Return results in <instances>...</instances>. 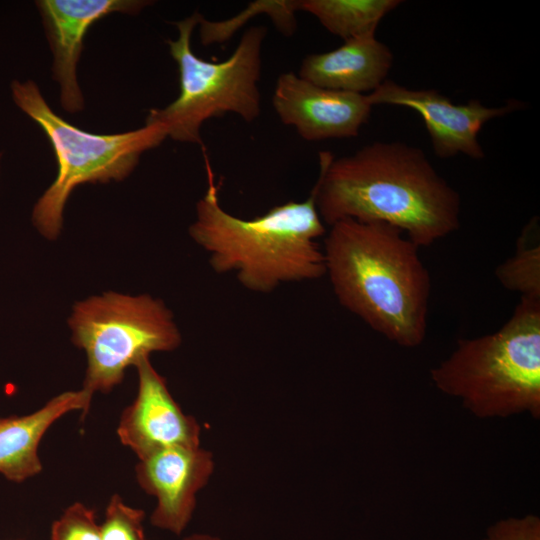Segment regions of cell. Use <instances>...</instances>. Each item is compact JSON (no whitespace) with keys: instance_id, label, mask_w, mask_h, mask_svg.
<instances>
[{"instance_id":"d6986e66","label":"cell","mask_w":540,"mask_h":540,"mask_svg":"<svg viewBox=\"0 0 540 540\" xmlns=\"http://www.w3.org/2000/svg\"><path fill=\"white\" fill-rule=\"evenodd\" d=\"M51 540H102L95 511L80 502L72 504L52 524Z\"/></svg>"},{"instance_id":"6da1fadb","label":"cell","mask_w":540,"mask_h":540,"mask_svg":"<svg viewBox=\"0 0 540 540\" xmlns=\"http://www.w3.org/2000/svg\"><path fill=\"white\" fill-rule=\"evenodd\" d=\"M311 192L325 225L343 219L386 223L419 248L460 227L459 193L422 149L405 142L375 141L339 158L320 152Z\"/></svg>"},{"instance_id":"7a4b0ae2","label":"cell","mask_w":540,"mask_h":540,"mask_svg":"<svg viewBox=\"0 0 540 540\" xmlns=\"http://www.w3.org/2000/svg\"><path fill=\"white\" fill-rule=\"evenodd\" d=\"M322 248L325 275L344 308L399 346L424 342L431 278L413 241L386 223L343 219Z\"/></svg>"},{"instance_id":"ffe728a7","label":"cell","mask_w":540,"mask_h":540,"mask_svg":"<svg viewBox=\"0 0 540 540\" xmlns=\"http://www.w3.org/2000/svg\"><path fill=\"white\" fill-rule=\"evenodd\" d=\"M482 540H540V518L526 514L498 520L487 528Z\"/></svg>"},{"instance_id":"2e32d148","label":"cell","mask_w":540,"mask_h":540,"mask_svg":"<svg viewBox=\"0 0 540 540\" xmlns=\"http://www.w3.org/2000/svg\"><path fill=\"white\" fill-rule=\"evenodd\" d=\"M500 284L524 298L540 300L539 221L534 217L522 229L513 256L495 269Z\"/></svg>"},{"instance_id":"9c48e42d","label":"cell","mask_w":540,"mask_h":540,"mask_svg":"<svg viewBox=\"0 0 540 540\" xmlns=\"http://www.w3.org/2000/svg\"><path fill=\"white\" fill-rule=\"evenodd\" d=\"M272 105L306 141L356 137L373 107L367 95L322 88L292 72L278 76Z\"/></svg>"},{"instance_id":"ba28073f","label":"cell","mask_w":540,"mask_h":540,"mask_svg":"<svg viewBox=\"0 0 540 540\" xmlns=\"http://www.w3.org/2000/svg\"><path fill=\"white\" fill-rule=\"evenodd\" d=\"M367 99L372 106L395 105L417 112L423 119L437 157L451 158L461 153L476 160L485 156L478 140L482 127L522 106L516 100L500 107H487L477 99L454 104L437 90L410 89L388 79L367 94Z\"/></svg>"},{"instance_id":"5bb4252c","label":"cell","mask_w":540,"mask_h":540,"mask_svg":"<svg viewBox=\"0 0 540 540\" xmlns=\"http://www.w3.org/2000/svg\"><path fill=\"white\" fill-rule=\"evenodd\" d=\"M92 396L83 388L66 391L34 413L0 418V473L16 482L38 474L42 470L38 446L43 435L66 413L80 410L85 415Z\"/></svg>"},{"instance_id":"277c9868","label":"cell","mask_w":540,"mask_h":540,"mask_svg":"<svg viewBox=\"0 0 540 540\" xmlns=\"http://www.w3.org/2000/svg\"><path fill=\"white\" fill-rule=\"evenodd\" d=\"M435 387L480 419L540 418V300L521 297L495 332L460 339L430 372Z\"/></svg>"},{"instance_id":"9a60e30c","label":"cell","mask_w":540,"mask_h":540,"mask_svg":"<svg viewBox=\"0 0 540 540\" xmlns=\"http://www.w3.org/2000/svg\"><path fill=\"white\" fill-rule=\"evenodd\" d=\"M400 0H299V11L313 15L331 34L344 41L375 34L380 21Z\"/></svg>"},{"instance_id":"52a82bcc","label":"cell","mask_w":540,"mask_h":540,"mask_svg":"<svg viewBox=\"0 0 540 540\" xmlns=\"http://www.w3.org/2000/svg\"><path fill=\"white\" fill-rule=\"evenodd\" d=\"M68 325L73 343L86 353L83 389L92 395L111 391L127 368L182 341L172 311L147 294L91 296L74 305Z\"/></svg>"},{"instance_id":"e0dca14e","label":"cell","mask_w":540,"mask_h":540,"mask_svg":"<svg viewBox=\"0 0 540 540\" xmlns=\"http://www.w3.org/2000/svg\"><path fill=\"white\" fill-rule=\"evenodd\" d=\"M299 0H257L234 17L222 21H210L202 16L199 20V35L202 45L209 46L225 42L243 26L248 19L259 14L270 17L276 29L290 37L297 28L296 12Z\"/></svg>"},{"instance_id":"30bf717a","label":"cell","mask_w":540,"mask_h":540,"mask_svg":"<svg viewBox=\"0 0 540 540\" xmlns=\"http://www.w3.org/2000/svg\"><path fill=\"white\" fill-rule=\"evenodd\" d=\"M146 0H38L46 38L53 56L52 77L60 87V103L69 113L80 112L85 101L77 79V65L89 28L113 13L138 14Z\"/></svg>"},{"instance_id":"8992f818","label":"cell","mask_w":540,"mask_h":540,"mask_svg":"<svg viewBox=\"0 0 540 540\" xmlns=\"http://www.w3.org/2000/svg\"><path fill=\"white\" fill-rule=\"evenodd\" d=\"M198 12L177 21L176 40H168L169 52L179 71V95L163 108L148 111L145 123H159L167 137L202 145L201 127L210 118L234 113L246 122L260 115L262 46L265 26L248 28L233 53L222 62H210L194 54L191 38L201 18Z\"/></svg>"},{"instance_id":"3957f363","label":"cell","mask_w":540,"mask_h":540,"mask_svg":"<svg viewBox=\"0 0 540 540\" xmlns=\"http://www.w3.org/2000/svg\"><path fill=\"white\" fill-rule=\"evenodd\" d=\"M208 168V188L195 207L189 227L192 240L208 254L212 270L232 273L247 290L271 293L286 283L325 276V258L318 239L327 230L315 198L276 205L253 219L225 211Z\"/></svg>"},{"instance_id":"44dd1931","label":"cell","mask_w":540,"mask_h":540,"mask_svg":"<svg viewBox=\"0 0 540 540\" xmlns=\"http://www.w3.org/2000/svg\"><path fill=\"white\" fill-rule=\"evenodd\" d=\"M183 540H222L221 538L209 534L196 533L185 537Z\"/></svg>"},{"instance_id":"ac0fdd59","label":"cell","mask_w":540,"mask_h":540,"mask_svg":"<svg viewBox=\"0 0 540 540\" xmlns=\"http://www.w3.org/2000/svg\"><path fill=\"white\" fill-rule=\"evenodd\" d=\"M142 509L125 504L118 494H114L105 511L100 525L102 540H146Z\"/></svg>"},{"instance_id":"4fadbf2b","label":"cell","mask_w":540,"mask_h":540,"mask_svg":"<svg viewBox=\"0 0 540 540\" xmlns=\"http://www.w3.org/2000/svg\"><path fill=\"white\" fill-rule=\"evenodd\" d=\"M393 61L390 48L370 34L307 55L297 75L322 88L367 95L387 80Z\"/></svg>"},{"instance_id":"7402d4cb","label":"cell","mask_w":540,"mask_h":540,"mask_svg":"<svg viewBox=\"0 0 540 540\" xmlns=\"http://www.w3.org/2000/svg\"><path fill=\"white\" fill-rule=\"evenodd\" d=\"M1 158H2V153H0V168H1Z\"/></svg>"},{"instance_id":"5b68a950","label":"cell","mask_w":540,"mask_h":540,"mask_svg":"<svg viewBox=\"0 0 540 540\" xmlns=\"http://www.w3.org/2000/svg\"><path fill=\"white\" fill-rule=\"evenodd\" d=\"M10 89L15 105L41 127L55 153L56 178L32 211L34 226L50 240L59 236L64 207L77 186L125 179L144 152L167 138L159 123L116 134L88 132L56 114L34 81L13 80Z\"/></svg>"},{"instance_id":"8fae6325","label":"cell","mask_w":540,"mask_h":540,"mask_svg":"<svg viewBox=\"0 0 540 540\" xmlns=\"http://www.w3.org/2000/svg\"><path fill=\"white\" fill-rule=\"evenodd\" d=\"M137 395L122 413L117 435L139 460L169 447H199L200 426L172 397L166 380L149 357L136 365Z\"/></svg>"},{"instance_id":"7c38bea8","label":"cell","mask_w":540,"mask_h":540,"mask_svg":"<svg viewBox=\"0 0 540 540\" xmlns=\"http://www.w3.org/2000/svg\"><path fill=\"white\" fill-rule=\"evenodd\" d=\"M214 471L213 455L199 447H169L139 460L140 487L156 498L153 526L181 534L190 522L198 492Z\"/></svg>"}]
</instances>
